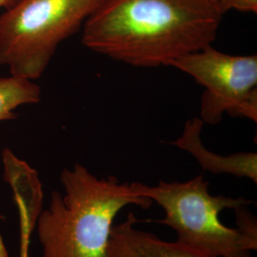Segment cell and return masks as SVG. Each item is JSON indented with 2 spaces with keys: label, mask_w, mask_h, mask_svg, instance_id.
<instances>
[{
  "label": "cell",
  "mask_w": 257,
  "mask_h": 257,
  "mask_svg": "<svg viewBox=\"0 0 257 257\" xmlns=\"http://www.w3.org/2000/svg\"><path fill=\"white\" fill-rule=\"evenodd\" d=\"M170 66L205 88L199 117L203 123L216 124L225 113L256 122V55H228L210 45Z\"/></svg>",
  "instance_id": "cell-5"
},
{
  "label": "cell",
  "mask_w": 257,
  "mask_h": 257,
  "mask_svg": "<svg viewBox=\"0 0 257 257\" xmlns=\"http://www.w3.org/2000/svg\"><path fill=\"white\" fill-rule=\"evenodd\" d=\"M31 234V230L24 226H20V257H28Z\"/></svg>",
  "instance_id": "cell-11"
},
{
  "label": "cell",
  "mask_w": 257,
  "mask_h": 257,
  "mask_svg": "<svg viewBox=\"0 0 257 257\" xmlns=\"http://www.w3.org/2000/svg\"><path fill=\"white\" fill-rule=\"evenodd\" d=\"M19 0H0V8H5L8 9L10 7H12L13 5H15L17 2H19Z\"/></svg>",
  "instance_id": "cell-12"
},
{
  "label": "cell",
  "mask_w": 257,
  "mask_h": 257,
  "mask_svg": "<svg viewBox=\"0 0 257 257\" xmlns=\"http://www.w3.org/2000/svg\"><path fill=\"white\" fill-rule=\"evenodd\" d=\"M60 180L65 194L53 192L49 208L37 218L43 257H107L117 213L128 205L147 209L153 204L134 182L97 178L80 164L64 169Z\"/></svg>",
  "instance_id": "cell-2"
},
{
  "label": "cell",
  "mask_w": 257,
  "mask_h": 257,
  "mask_svg": "<svg viewBox=\"0 0 257 257\" xmlns=\"http://www.w3.org/2000/svg\"><path fill=\"white\" fill-rule=\"evenodd\" d=\"M5 180L12 186L19 210L24 211L35 222L41 212L42 186L37 171L20 160L10 150L3 151Z\"/></svg>",
  "instance_id": "cell-8"
},
{
  "label": "cell",
  "mask_w": 257,
  "mask_h": 257,
  "mask_svg": "<svg viewBox=\"0 0 257 257\" xmlns=\"http://www.w3.org/2000/svg\"><path fill=\"white\" fill-rule=\"evenodd\" d=\"M2 218H3V217H2V216H1V215H0V220H1V219H2Z\"/></svg>",
  "instance_id": "cell-13"
},
{
  "label": "cell",
  "mask_w": 257,
  "mask_h": 257,
  "mask_svg": "<svg viewBox=\"0 0 257 257\" xmlns=\"http://www.w3.org/2000/svg\"><path fill=\"white\" fill-rule=\"evenodd\" d=\"M223 15L217 0H101L82 43L132 66H170L211 45Z\"/></svg>",
  "instance_id": "cell-1"
},
{
  "label": "cell",
  "mask_w": 257,
  "mask_h": 257,
  "mask_svg": "<svg viewBox=\"0 0 257 257\" xmlns=\"http://www.w3.org/2000/svg\"><path fill=\"white\" fill-rule=\"evenodd\" d=\"M203 121L194 117L185 124L181 137L173 145L188 152L197 160L204 171L214 175L228 174L246 177L257 182V155L255 153H239L230 156H219L204 146L201 139Z\"/></svg>",
  "instance_id": "cell-7"
},
{
  "label": "cell",
  "mask_w": 257,
  "mask_h": 257,
  "mask_svg": "<svg viewBox=\"0 0 257 257\" xmlns=\"http://www.w3.org/2000/svg\"><path fill=\"white\" fill-rule=\"evenodd\" d=\"M133 212L125 222L112 226L107 257H207L175 242H167L156 234L138 230Z\"/></svg>",
  "instance_id": "cell-6"
},
{
  "label": "cell",
  "mask_w": 257,
  "mask_h": 257,
  "mask_svg": "<svg viewBox=\"0 0 257 257\" xmlns=\"http://www.w3.org/2000/svg\"><path fill=\"white\" fill-rule=\"evenodd\" d=\"M40 99L41 89L35 81L14 75L0 77V122L16 119L19 107Z\"/></svg>",
  "instance_id": "cell-9"
},
{
  "label": "cell",
  "mask_w": 257,
  "mask_h": 257,
  "mask_svg": "<svg viewBox=\"0 0 257 257\" xmlns=\"http://www.w3.org/2000/svg\"><path fill=\"white\" fill-rule=\"evenodd\" d=\"M101 0H19L0 17V65L36 80Z\"/></svg>",
  "instance_id": "cell-4"
},
{
  "label": "cell",
  "mask_w": 257,
  "mask_h": 257,
  "mask_svg": "<svg viewBox=\"0 0 257 257\" xmlns=\"http://www.w3.org/2000/svg\"><path fill=\"white\" fill-rule=\"evenodd\" d=\"M140 195L157 203L166 216L157 222L175 230L176 242L207 257H252L257 249L255 217L243 197L211 195L202 175L186 182H134Z\"/></svg>",
  "instance_id": "cell-3"
},
{
  "label": "cell",
  "mask_w": 257,
  "mask_h": 257,
  "mask_svg": "<svg viewBox=\"0 0 257 257\" xmlns=\"http://www.w3.org/2000/svg\"><path fill=\"white\" fill-rule=\"evenodd\" d=\"M221 12L225 14L230 10L243 13H256L257 0H217Z\"/></svg>",
  "instance_id": "cell-10"
}]
</instances>
